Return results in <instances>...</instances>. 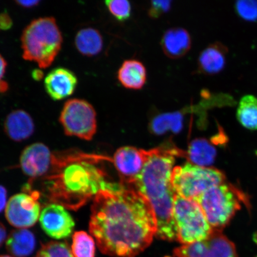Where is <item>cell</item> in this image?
<instances>
[{
    "instance_id": "cell-8",
    "label": "cell",
    "mask_w": 257,
    "mask_h": 257,
    "mask_svg": "<svg viewBox=\"0 0 257 257\" xmlns=\"http://www.w3.org/2000/svg\"><path fill=\"white\" fill-rule=\"evenodd\" d=\"M59 121L67 136L91 141L96 132V113L87 101L72 99L66 101L61 112Z\"/></svg>"
},
{
    "instance_id": "cell-31",
    "label": "cell",
    "mask_w": 257,
    "mask_h": 257,
    "mask_svg": "<svg viewBox=\"0 0 257 257\" xmlns=\"http://www.w3.org/2000/svg\"><path fill=\"white\" fill-rule=\"evenodd\" d=\"M40 1H36V0H34V1H24V0H18V1H16V3L19 6H21V7H23L25 8H32L35 7V6H37L39 4Z\"/></svg>"
},
{
    "instance_id": "cell-32",
    "label": "cell",
    "mask_w": 257,
    "mask_h": 257,
    "mask_svg": "<svg viewBox=\"0 0 257 257\" xmlns=\"http://www.w3.org/2000/svg\"><path fill=\"white\" fill-rule=\"evenodd\" d=\"M6 239H7V231L4 225L0 222V248L4 244Z\"/></svg>"
},
{
    "instance_id": "cell-24",
    "label": "cell",
    "mask_w": 257,
    "mask_h": 257,
    "mask_svg": "<svg viewBox=\"0 0 257 257\" xmlns=\"http://www.w3.org/2000/svg\"><path fill=\"white\" fill-rule=\"evenodd\" d=\"M72 252L74 257H95V242L84 231H78L72 236Z\"/></svg>"
},
{
    "instance_id": "cell-30",
    "label": "cell",
    "mask_w": 257,
    "mask_h": 257,
    "mask_svg": "<svg viewBox=\"0 0 257 257\" xmlns=\"http://www.w3.org/2000/svg\"><path fill=\"white\" fill-rule=\"evenodd\" d=\"M7 190L2 185H0V213L6 207L7 205Z\"/></svg>"
},
{
    "instance_id": "cell-18",
    "label": "cell",
    "mask_w": 257,
    "mask_h": 257,
    "mask_svg": "<svg viewBox=\"0 0 257 257\" xmlns=\"http://www.w3.org/2000/svg\"><path fill=\"white\" fill-rule=\"evenodd\" d=\"M147 72L146 67L136 59L125 60L117 72L121 85L128 89L140 90L146 84Z\"/></svg>"
},
{
    "instance_id": "cell-23",
    "label": "cell",
    "mask_w": 257,
    "mask_h": 257,
    "mask_svg": "<svg viewBox=\"0 0 257 257\" xmlns=\"http://www.w3.org/2000/svg\"><path fill=\"white\" fill-rule=\"evenodd\" d=\"M236 118L239 124L250 131L257 130V97L245 95L240 98L236 110Z\"/></svg>"
},
{
    "instance_id": "cell-33",
    "label": "cell",
    "mask_w": 257,
    "mask_h": 257,
    "mask_svg": "<svg viewBox=\"0 0 257 257\" xmlns=\"http://www.w3.org/2000/svg\"><path fill=\"white\" fill-rule=\"evenodd\" d=\"M7 65V62H6L4 58L0 54V81H1L2 79L5 75Z\"/></svg>"
},
{
    "instance_id": "cell-4",
    "label": "cell",
    "mask_w": 257,
    "mask_h": 257,
    "mask_svg": "<svg viewBox=\"0 0 257 257\" xmlns=\"http://www.w3.org/2000/svg\"><path fill=\"white\" fill-rule=\"evenodd\" d=\"M21 42L24 59L46 69L60 52L63 37L55 19L41 18L32 21L25 28Z\"/></svg>"
},
{
    "instance_id": "cell-36",
    "label": "cell",
    "mask_w": 257,
    "mask_h": 257,
    "mask_svg": "<svg viewBox=\"0 0 257 257\" xmlns=\"http://www.w3.org/2000/svg\"><path fill=\"white\" fill-rule=\"evenodd\" d=\"M0 257H12V256L8 255H0Z\"/></svg>"
},
{
    "instance_id": "cell-3",
    "label": "cell",
    "mask_w": 257,
    "mask_h": 257,
    "mask_svg": "<svg viewBox=\"0 0 257 257\" xmlns=\"http://www.w3.org/2000/svg\"><path fill=\"white\" fill-rule=\"evenodd\" d=\"M94 158L78 152L60 154L57 166L48 178L49 197L54 203L78 210L99 192L123 185L108 182L93 162Z\"/></svg>"
},
{
    "instance_id": "cell-37",
    "label": "cell",
    "mask_w": 257,
    "mask_h": 257,
    "mask_svg": "<svg viewBox=\"0 0 257 257\" xmlns=\"http://www.w3.org/2000/svg\"><path fill=\"white\" fill-rule=\"evenodd\" d=\"M257 257V256H256Z\"/></svg>"
},
{
    "instance_id": "cell-26",
    "label": "cell",
    "mask_w": 257,
    "mask_h": 257,
    "mask_svg": "<svg viewBox=\"0 0 257 257\" xmlns=\"http://www.w3.org/2000/svg\"><path fill=\"white\" fill-rule=\"evenodd\" d=\"M110 14L117 21L124 22L131 16L132 8L127 0H108L105 2Z\"/></svg>"
},
{
    "instance_id": "cell-28",
    "label": "cell",
    "mask_w": 257,
    "mask_h": 257,
    "mask_svg": "<svg viewBox=\"0 0 257 257\" xmlns=\"http://www.w3.org/2000/svg\"><path fill=\"white\" fill-rule=\"evenodd\" d=\"M171 1H152L149 10V15L151 18L158 19L161 16L166 14L171 8Z\"/></svg>"
},
{
    "instance_id": "cell-20",
    "label": "cell",
    "mask_w": 257,
    "mask_h": 257,
    "mask_svg": "<svg viewBox=\"0 0 257 257\" xmlns=\"http://www.w3.org/2000/svg\"><path fill=\"white\" fill-rule=\"evenodd\" d=\"M184 121L182 111L158 112L150 118L149 128L150 133L156 136H163L169 132L176 134L181 133L184 127Z\"/></svg>"
},
{
    "instance_id": "cell-15",
    "label": "cell",
    "mask_w": 257,
    "mask_h": 257,
    "mask_svg": "<svg viewBox=\"0 0 257 257\" xmlns=\"http://www.w3.org/2000/svg\"><path fill=\"white\" fill-rule=\"evenodd\" d=\"M227 53V47L219 42L209 45L198 57L197 72L206 75L221 72L226 66Z\"/></svg>"
},
{
    "instance_id": "cell-2",
    "label": "cell",
    "mask_w": 257,
    "mask_h": 257,
    "mask_svg": "<svg viewBox=\"0 0 257 257\" xmlns=\"http://www.w3.org/2000/svg\"><path fill=\"white\" fill-rule=\"evenodd\" d=\"M146 163L134 183L135 189L150 202L157 221L156 237L168 241H178L173 220V205L176 193L172 183L175 157H183L184 152L166 145L145 150Z\"/></svg>"
},
{
    "instance_id": "cell-14",
    "label": "cell",
    "mask_w": 257,
    "mask_h": 257,
    "mask_svg": "<svg viewBox=\"0 0 257 257\" xmlns=\"http://www.w3.org/2000/svg\"><path fill=\"white\" fill-rule=\"evenodd\" d=\"M78 85V79L71 70L58 67L48 74L45 79V89L54 101L62 100L72 95Z\"/></svg>"
},
{
    "instance_id": "cell-12",
    "label": "cell",
    "mask_w": 257,
    "mask_h": 257,
    "mask_svg": "<svg viewBox=\"0 0 257 257\" xmlns=\"http://www.w3.org/2000/svg\"><path fill=\"white\" fill-rule=\"evenodd\" d=\"M55 162V153L46 145L37 143L26 147L20 157L22 171L34 179L51 172Z\"/></svg>"
},
{
    "instance_id": "cell-17",
    "label": "cell",
    "mask_w": 257,
    "mask_h": 257,
    "mask_svg": "<svg viewBox=\"0 0 257 257\" xmlns=\"http://www.w3.org/2000/svg\"><path fill=\"white\" fill-rule=\"evenodd\" d=\"M35 130L33 119L30 114L22 110L13 111L6 118L5 131L13 141L21 142L27 140Z\"/></svg>"
},
{
    "instance_id": "cell-21",
    "label": "cell",
    "mask_w": 257,
    "mask_h": 257,
    "mask_svg": "<svg viewBox=\"0 0 257 257\" xmlns=\"http://www.w3.org/2000/svg\"><path fill=\"white\" fill-rule=\"evenodd\" d=\"M217 155L216 148L205 138H197L191 141L184 156L189 163L201 167H210Z\"/></svg>"
},
{
    "instance_id": "cell-10",
    "label": "cell",
    "mask_w": 257,
    "mask_h": 257,
    "mask_svg": "<svg viewBox=\"0 0 257 257\" xmlns=\"http://www.w3.org/2000/svg\"><path fill=\"white\" fill-rule=\"evenodd\" d=\"M38 193H20L10 199L6 207V217L17 229H27L37 223L41 214Z\"/></svg>"
},
{
    "instance_id": "cell-11",
    "label": "cell",
    "mask_w": 257,
    "mask_h": 257,
    "mask_svg": "<svg viewBox=\"0 0 257 257\" xmlns=\"http://www.w3.org/2000/svg\"><path fill=\"white\" fill-rule=\"evenodd\" d=\"M40 223L48 236L60 240L71 236L75 223L73 218L62 205L53 203L41 211Z\"/></svg>"
},
{
    "instance_id": "cell-7",
    "label": "cell",
    "mask_w": 257,
    "mask_h": 257,
    "mask_svg": "<svg viewBox=\"0 0 257 257\" xmlns=\"http://www.w3.org/2000/svg\"><path fill=\"white\" fill-rule=\"evenodd\" d=\"M178 241L187 245L207 239L213 232L201 207L194 200L176 194L173 211Z\"/></svg>"
},
{
    "instance_id": "cell-19",
    "label": "cell",
    "mask_w": 257,
    "mask_h": 257,
    "mask_svg": "<svg viewBox=\"0 0 257 257\" xmlns=\"http://www.w3.org/2000/svg\"><path fill=\"white\" fill-rule=\"evenodd\" d=\"M36 246L34 234L27 229L12 230L6 240V249L15 257L31 255Z\"/></svg>"
},
{
    "instance_id": "cell-1",
    "label": "cell",
    "mask_w": 257,
    "mask_h": 257,
    "mask_svg": "<svg viewBox=\"0 0 257 257\" xmlns=\"http://www.w3.org/2000/svg\"><path fill=\"white\" fill-rule=\"evenodd\" d=\"M89 230L104 254L135 257L153 242L157 221L147 199L123 185L93 198Z\"/></svg>"
},
{
    "instance_id": "cell-27",
    "label": "cell",
    "mask_w": 257,
    "mask_h": 257,
    "mask_svg": "<svg viewBox=\"0 0 257 257\" xmlns=\"http://www.w3.org/2000/svg\"><path fill=\"white\" fill-rule=\"evenodd\" d=\"M234 9L240 18L248 22L257 21V1L239 0L234 5Z\"/></svg>"
},
{
    "instance_id": "cell-25",
    "label": "cell",
    "mask_w": 257,
    "mask_h": 257,
    "mask_svg": "<svg viewBox=\"0 0 257 257\" xmlns=\"http://www.w3.org/2000/svg\"><path fill=\"white\" fill-rule=\"evenodd\" d=\"M34 257H74L69 244L65 242L50 241L42 245Z\"/></svg>"
},
{
    "instance_id": "cell-13",
    "label": "cell",
    "mask_w": 257,
    "mask_h": 257,
    "mask_svg": "<svg viewBox=\"0 0 257 257\" xmlns=\"http://www.w3.org/2000/svg\"><path fill=\"white\" fill-rule=\"evenodd\" d=\"M113 162L122 184H133L146 163L145 150L130 146L120 148L114 154Z\"/></svg>"
},
{
    "instance_id": "cell-22",
    "label": "cell",
    "mask_w": 257,
    "mask_h": 257,
    "mask_svg": "<svg viewBox=\"0 0 257 257\" xmlns=\"http://www.w3.org/2000/svg\"><path fill=\"white\" fill-rule=\"evenodd\" d=\"M75 44L77 50L83 56L93 57L101 52L103 39L100 32L95 29L84 28L76 34Z\"/></svg>"
},
{
    "instance_id": "cell-29",
    "label": "cell",
    "mask_w": 257,
    "mask_h": 257,
    "mask_svg": "<svg viewBox=\"0 0 257 257\" xmlns=\"http://www.w3.org/2000/svg\"><path fill=\"white\" fill-rule=\"evenodd\" d=\"M13 26L12 19L6 11L0 14V30H9Z\"/></svg>"
},
{
    "instance_id": "cell-9",
    "label": "cell",
    "mask_w": 257,
    "mask_h": 257,
    "mask_svg": "<svg viewBox=\"0 0 257 257\" xmlns=\"http://www.w3.org/2000/svg\"><path fill=\"white\" fill-rule=\"evenodd\" d=\"M176 257H237L235 245L222 233L213 230L207 239L176 248Z\"/></svg>"
},
{
    "instance_id": "cell-6",
    "label": "cell",
    "mask_w": 257,
    "mask_h": 257,
    "mask_svg": "<svg viewBox=\"0 0 257 257\" xmlns=\"http://www.w3.org/2000/svg\"><path fill=\"white\" fill-rule=\"evenodd\" d=\"M226 182L224 173L211 167H201L187 163L175 167L172 183L177 194L194 200L204 192Z\"/></svg>"
},
{
    "instance_id": "cell-16",
    "label": "cell",
    "mask_w": 257,
    "mask_h": 257,
    "mask_svg": "<svg viewBox=\"0 0 257 257\" xmlns=\"http://www.w3.org/2000/svg\"><path fill=\"white\" fill-rule=\"evenodd\" d=\"M191 44L190 34L182 28L167 30L161 41L164 53L172 59H181L185 56L190 50Z\"/></svg>"
},
{
    "instance_id": "cell-35",
    "label": "cell",
    "mask_w": 257,
    "mask_h": 257,
    "mask_svg": "<svg viewBox=\"0 0 257 257\" xmlns=\"http://www.w3.org/2000/svg\"><path fill=\"white\" fill-rule=\"evenodd\" d=\"M9 89V84L5 80L0 81V93H5L8 91Z\"/></svg>"
},
{
    "instance_id": "cell-5",
    "label": "cell",
    "mask_w": 257,
    "mask_h": 257,
    "mask_svg": "<svg viewBox=\"0 0 257 257\" xmlns=\"http://www.w3.org/2000/svg\"><path fill=\"white\" fill-rule=\"evenodd\" d=\"M194 201L200 205L213 229L220 231L230 223L242 204L246 207L250 205L245 193L226 182L208 189Z\"/></svg>"
},
{
    "instance_id": "cell-34",
    "label": "cell",
    "mask_w": 257,
    "mask_h": 257,
    "mask_svg": "<svg viewBox=\"0 0 257 257\" xmlns=\"http://www.w3.org/2000/svg\"><path fill=\"white\" fill-rule=\"evenodd\" d=\"M32 78L35 80V81H41L44 78V73L41 70L36 69H34L32 72L31 74Z\"/></svg>"
}]
</instances>
